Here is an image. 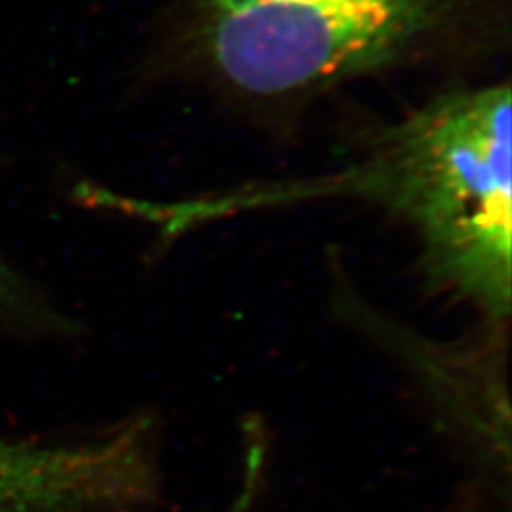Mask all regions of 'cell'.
I'll list each match as a JSON object with an SVG mask.
<instances>
[{"label": "cell", "mask_w": 512, "mask_h": 512, "mask_svg": "<svg viewBox=\"0 0 512 512\" xmlns=\"http://www.w3.org/2000/svg\"><path fill=\"white\" fill-rule=\"evenodd\" d=\"M418 162L427 266L478 308L511 313V88L450 93L406 120Z\"/></svg>", "instance_id": "1"}, {"label": "cell", "mask_w": 512, "mask_h": 512, "mask_svg": "<svg viewBox=\"0 0 512 512\" xmlns=\"http://www.w3.org/2000/svg\"><path fill=\"white\" fill-rule=\"evenodd\" d=\"M156 494L148 421L78 446L0 442V512H137Z\"/></svg>", "instance_id": "3"}, {"label": "cell", "mask_w": 512, "mask_h": 512, "mask_svg": "<svg viewBox=\"0 0 512 512\" xmlns=\"http://www.w3.org/2000/svg\"><path fill=\"white\" fill-rule=\"evenodd\" d=\"M435 0H243L211 10V54L234 86L296 92L378 69L420 37Z\"/></svg>", "instance_id": "2"}, {"label": "cell", "mask_w": 512, "mask_h": 512, "mask_svg": "<svg viewBox=\"0 0 512 512\" xmlns=\"http://www.w3.org/2000/svg\"><path fill=\"white\" fill-rule=\"evenodd\" d=\"M10 293H12V279H10L8 272L0 266V300L8 298Z\"/></svg>", "instance_id": "4"}]
</instances>
